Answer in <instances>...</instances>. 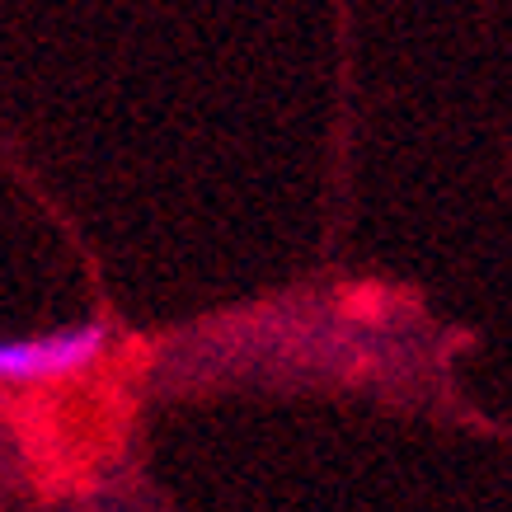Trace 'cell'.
I'll return each mask as SVG.
<instances>
[{"mask_svg": "<svg viewBox=\"0 0 512 512\" xmlns=\"http://www.w3.org/2000/svg\"><path fill=\"white\" fill-rule=\"evenodd\" d=\"M109 348V329L99 320L66 325L38 339H5L0 343V376L10 386H38V381H62V376L90 372Z\"/></svg>", "mask_w": 512, "mask_h": 512, "instance_id": "6da1fadb", "label": "cell"}, {"mask_svg": "<svg viewBox=\"0 0 512 512\" xmlns=\"http://www.w3.org/2000/svg\"><path fill=\"white\" fill-rule=\"evenodd\" d=\"M343 315H357V320H381L386 315V301L376 287H353L343 292Z\"/></svg>", "mask_w": 512, "mask_h": 512, "instance_id": "7a4b0ae2", "label": "cell"}]
</instances>
